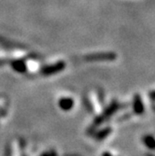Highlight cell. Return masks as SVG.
<instances>
[{
	"label": "cell",
	"mask_w": 155,
	"mask_h": 156,
	"mask_svg": "<svg viewBox=\"0 0 155 156\" xmlns=\"http://www.w3.org/2000/svg\"><path fill=\"white\" fill-rule=\"evenodd\" d=\"M9 65L11 68L17 73L23 74L28 71V60L24 58V56L12 58L9 61Z\"/></svg>",
	"instance_id": "cell-4"
},
{
	"label": "cell",
	"mask_w": 155,
	"mask_h": 156,
	"mask_svg": "<svg viewBox=\"0 0 155 156\" xmlns=\"http://www.w3.org/2000/svg\"><path fill=\"white\" fill-rule=\"evenodd\" d=\"M133 112L136 115H142L145 112V107L142 97L139 94H136L133 98Z\"/></svg>",
	"instance_id": "cell-5"
},
{
	"label": "cell",
	"mask_w": 155,
	"mask_h": 156,
	"mask_svg": "<svg viewBox=\"0 0 155 156\" xmlns=\"http://www.w3.org/2000/svg\"><path fill=\"white\" fill-rule=\"evenodd\" d=\"M150 99H151V102H152V105H153V101H154V91H151L150 92Z\"/></svg>",
	"instance_id": "cell-12"
},
{
	"label": "cell",
	"mask_w": 155,
	"mask_h": 156,
	"mask_svg": "<svg viewBox=\"0 0 155 156\" xmlns=\"http://www.w3.org/2000/svg\"><path fill=\"white\" fill-rule=\"evenodd\" d=\"M59 108L64 111H69L74 108L75 102L71 97H62L58 102Z\"/></svg>",
	"instance_id": "cell-6"
},
{
	"label": "cell",
	"mask_w": 155,
	"mask_h": 156,
	"mask_svg": "<svg viewBox=\"0 0 155 156\" xmlns=\"http://www.w3.org/2000/svg\"><path fill=\"white\" fill-rule=\"evenodd\" d=\"M117 58V54L115 52H96L86 55L84 59L87 62H111Z\"/></svg>",
	"instance_id": "cell-3"
},
{
	"label": "cell",
	"mask_w": 155,
	"mask_h": 156,
	"mask_svg": "<svg viewBox=\"0 0 155 156\" xmlns=\"http://www.w3.org/2000/svg\"><path fill=\"white\" fill-rule=\"evenodd\" d=\"M122 107H123V105L120 104L118 101L112 100L111 103L104 109V111L101 113V114H99L94 119V121H93V124L91 126V128L89 129V132H94L95 129H96V127L101 125L107 120L111 118L117 111H119L121 108H122Z\"/></svg>",
	"instance_id": "cell-1"
},
{
	"label": "cell",
	"mask_w": 155,
	"mask_h": 156,
	"mask_svg": "<svg viewBox=\"0 0 155 156\" xmlns=\"http://www.w3.org/2000/svg\"><path fill=\"white\" fill-rule=\"evenodd\" d=\"M40 156H56V153L54 151H47V152L42 153Z\"/></svg>",
	"instance_id": "cell-10"
},
{
	"label": "cell",
	"mask_w": 155,
	"mask_h": 156,
	"mask_svg": "<svg viewBox=\"0 0 155 156\" xmlns=\"http://www.w3.org/2000/svg\"><path fill=\"white\" fill-rule=\"evenodd\" d=\"M8 156H18V148L15 144H13V146L9 150Z\"/></svg>",
	"instance_id": "cell-9"
},
{
	"label": "cell",
	"mask_w": 155,
	"mask_h": 156,
	"mask_svg": "<svg viewBox=\"0 0 155 156\" xmlns=\"http://www.w3.org/2000/svg\"><path fill=\"white\" fill-rule=\"evenodd\" d=\"M101 156H113L112 155L110 152H108V151H104L102 154H101Z\"/></svg>",
	"instance_id": "cell-11"
},
{
	"label": "cell",
	"mask_w": 155,
	"mask_h": 156,
	"mask_svg": "<svg viewBox=\"0 0 155 156\" xmlns=\"http://www.w3.org/2000/svg\"><path fill=\"white\" fill-rule=\"evenodd\" d=\"M143 143L144 145L150 149V150H154L155 148V140H154V137L152 135H147L143 137Z\"/></svg>",
	"instance_id": "cell-8"
},
{
	"label": "cell",
	"mask_w": 155,
	"mask_h": 156,
	"mask_svg": "<svg viewBox=\"0 0 155 156\" xmlns=\"http://www.w3.org/2000/svg\"><path fill=\"white\" fill-rule=\"evenodd\" d=\"M111 133H112L111 127H105V128H102L96 132H93V136L94 139H96L98 141H101V140L106 139Z\"/></svg>",
	"instance_id": "cell-7"
},
{
	"label": "cell",
	"mask_w": 155,
	"mask_h": 156,
	"mask_svg": "<svg viewBox=\"0 0 155 156\" xmlns=\"http://www.w3.org/2000/svg\"><path fill=\"white\" fill-rule=\"evenodd\" d=\"M65 67H66V63L63 60H59L53 64H50V65H47L43 67H41L40 73L41 75L48 77V76H51V75L62 72L63 70H65Z\"/></svg>",
	"instance_id": "cell-2"
}]
</instances>
